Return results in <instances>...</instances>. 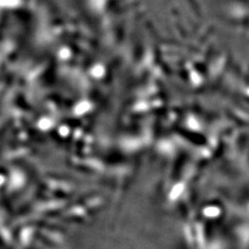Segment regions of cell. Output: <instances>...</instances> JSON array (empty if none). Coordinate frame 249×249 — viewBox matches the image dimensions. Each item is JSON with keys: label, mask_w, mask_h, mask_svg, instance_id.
Here are the masks:
<instances>
[{"label": "cell", "mask_w": 249, "mask_h": 249, "mask_svg": "<svg viewBox=\"0 0 249 249\" xmlns=\"http://www.w3.org/2000/svg\"><path fill=\"white\" fill-rule=\"evenodd\" d=\"M39 125H40L43 129H47L48 127L51 126V121L45 118V119H43V120L40 122Z\"/></svg>", "instance_id": "cell-3"}, {"label": "cell", "mask_w": 249, "mask_h": 249, "mask_svg": "<svg viewBox=\"0 0 249 249\" xmlns=\"http://www.w3.org/2000/svg\"><path fill=\"white\" fill-rule=\"evenodd\" d=\"M104 68L102 66H96L93 70H92V75L94 77H101L104 74Z\"/></svg>", "instance_id": "cell-2"}, {"label": "cell", "mask_w": 249, "mask_h": 249, "mask_svg": "<svg viewBox=\"0 0 249 249\" xmlns=\"http://www.w3.org/2000/svg\"><path fill=\"white\" fill-rule=\"evenodd\" d=\"M89 108V105L86 102H82L80 103V105L76 108V113L77 114H83L86 111H88Z\"/></svg>", "instance_id": "cell-1"}, {"label": "cell", "mask_w": 249, "mask_h": 249, "mask_svg": "<svg viewBox=\"0 0 249 249\" xmlns=\"http://www.w3.org/2000/svg\"><path fill=\"white\" fill-rule=\"evenodd\" d=\"M69 50L68 49H63L62 51L60 52V55L62 58H68L69 56Z\"/></svg>", "instance_id": "cell-4"}]
</instances>
